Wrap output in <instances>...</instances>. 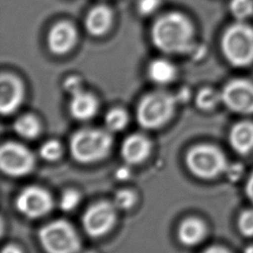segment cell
Here are the masks:
<instances>
[{
    "mask_svg": "<svg viewBox=\"0 0 253 253\" xmlns=\"http://www.w3.org/2000/svg\"><path fill=\"white\" fill-rule=\"evenodd\" d=\"M194 36L191 20L179 12H169L159 16L150 30L153 45L166 54L193 53L196 48Z\"/></svg>",
    "mask_w": 253,
    "mask_h": 253,
    "instance_id": "1",
    "label": "cell"
},
{
    "mask_svg": "<svg viewBox=\"0 0 253 253\" xmlns=\"http://www.w3.org/2000/svg\"><path fill=\"white\" fill-rule=\"evenodd\" d=\"M113 137L108 129L84 127L75 131L69 141L70 153L79 163L89 164L104 159L111 151Z\"/></svg>",
    "mask_w": 253,
    "mask_h": 253,
    "instance_id": "2",
    "label": "cell"
},
{
    "mask_svg": "<svg viewBox=\"0 0 253 253\" xmlns=\"http://www.w3.org/2000/svg\"><path fill=\"white\" fill-rule=\"evenodd\" d=\"M176 104L175 95L169 92L163 90L150 92L139 101L136 108V120L144 128H158L171 119Z\"/></svg>",
    "mask_w": 253,
    "mask_h": 253,
    "instance_id": "3",
    "label": "cell"
},
{
    "mask_svg": "<svg viewBox=\"0 0 253 253\" xmlns=\"http://www.w3.org/2000/svg\"><path fill=\"white\" fill-rule=\"evenodd\" d=\"M220 47L231 65L248 66L253 62V29L243 23L229 26L222 34Z\"/></svg>",
    "mask_w": 253,
    "mask_h": 253,
    "instance_id": "4",
    "label": "cell"
},
{
    "mask_svg": "<svg viewBox=\"0 0 253 253\" xmlns=\"http://www.w3.org/2000/svg\"><path fill=\"white\" fill-rule=\"evenodd\" d=\"M39 240L46 253H77L80 239L74 227L64 219H56L43 225Z\"/></svg>",
    "mask_w": 253,
    "mask_h": 253,
    "instance_id": "5",
    "label": "cell"
},
{
    "mask_svg": "<svg viewBox=\"0 0 253 253\" xmlns=\"http://www.w3.org/2000/svg\"><path fill=\"white\" fill-rule=\"evenodd\" d=\"M186 165L189 171L200 179L215 178L227 167L222 152L209 144L192 147L186 154Z\"/></svg>",
    "mask_w": 253,
    "mask_h": 253,
    "instance_id": "6",
    "label": "cell"
},
{
    "mask_svg": "<svg viewBox=\"0 0 253 253\" xmlns=\"http://www.w3.org/2000/svg\"><path fill=\"white\" fill-rule=\"evenodd\" d=\"M34 154L21 143L4 142L0 148V167L4 174L11 177H22L35 167Z\"/></svg>",
    "mask_w": 253,
    "mask_h": 253,
    "instance_id": "7",
    "label": "cell"
},
{
    "mask_svg": "<svg viewBox=\"0 0 253 253\" xmlns=\"http://www.w3.org/2000/svg\"><path fill=\"white\" fill-rule=\"evenodd\" d=\"M15 207L26 217L39 218L52 210L53 200L45 189L39 186H29L18 194Z\"/></svg>",
    "mask_w": 253,
    "mask_h": 253,
    "instance_id": "8",
    "label": "cell"
},
{
    "mask_svg": "<svg viewBox=\"0 0 253 253\" xmlns=\"http://www.w3.org/2000/svg\"><path fill=\"white\" fill-rule=\"evenodd\" d=\"M116 207L107 201L91 205L82 215L84 231L91 237H100L108 233L116 222Z\"/></svg>",
    "mask_w": 253,
    "mask_h": 253,
    "instance_id": "9",
    "label": "cell"
},
{
    "mask_svg": "<svg viewBox=\"0 0 253 253\" xmlns=\"http://www.w3.org/2000/svg\"><path fill=\"white\" fill-rule=\"evenodd\" d=\"M221 102L231 111L253 114V84L244 79H233L222 89Z\"/></svg>",
    "mask_w": 253,
    "mask_h": 253,
    "instance_id": "10",
    "label": "cell"
},
{
    "mask_svg": "<svg viewBox=\"0 0 253 253\" xmlns=\"http://www.w3.org/2000/svg\"><path fill=\"white\" fill-rule=\"evenodd\" d=\"M25 96V87L21 79L9 72L0 76V111L3 116L13 114L21 106Z\"/></svg>",
    "mask_w": 253,
    "mask_h": 253,
    "instance_id": "11",
    "label": "cell"
},
{
    "mask_svg": "<svg viewBox=\"0 0 253 253\" xmlns=\"http://www.w3.org/2000/svg\"><path fill=\"white\" fill-rule=\"evenodd\" d=\"M77 39L78 35L75 26L69 21H59L49 29L46 43L51 53L63 55L75 46Z\"/></svg>",
    "mask_w": 253,
    "mask_h": 253,
    "instance_id": "12",
    "label": "cell"
},
{
    "mask_svg": "<svg viewBox=\"0 0 253 253\" xmlns=\"http://www.w3.org/2000/svg\"><path fill=\"white\" fill-rule=\"evenodd\" d=\"M151 151V142L143 134L133 133L126 136L121 146V155L126 164L143 162Z\"/></svg>",
    "mask_w": 253,
    "mask_h": 253,
    "instance_id": "13",
    "label": "cell"
},
{
    "mask_svg": "<svg viewBox=\"0 0 253 253\" xmlns=\"http://www.w3.org/2000/svg\"><path fill=\"white\" fill-rule=\"evenodd\" d=\"M114 14L112 9L104 4L94 6L87 13L84 26L89 35L102 37L106 35L112 27Z\"/></svg>",
    "mask_w": 253,
    "mask_h": 253,
    "instance_id": "14",
    "label": "cell"
},
{
    "mask_svg": "<svg viewBox=\"0 0 253 253\" xmlns=\"http://www.w3.org/2000/svg\"><path fill=\"white\" fill-rule=\"evenodd\" d=\"M98 106L97 98L82 89L71 95L68 108L72 118L77 121H87L97 114Z\"/></svg>",
    "mask_w": 253,
    "mask_h": 253,
    "instance_id": "15",
    "label": "cell"
},
{
    "mask_svg": "<svg viewBox=\"0 0 253 253\" xmlns=\"http://www.w3.org/2000/svg\"><path fill=\"white\" fill-rule=\"evenodd\" d=\"M229 143L239 154H247L253 148V124L241 122L230 130Z\"/></svg>",
    "mask_w": 253,
    "mask_h": 253,
    "instance_id": "16",
    "label": "cell"
},
{
    "mask_svg": "<svg viewBox=\"0 0 253 253\" xmlns=\"http://www.w3.org/2000/svg\"><path fill=\"white\" fill-rule=\"evenodd\" d=\"M177 235L183 245L194 246L204 239L206 235V225L199 218H186L180 223Z\"/></svg>",
    "mask_w": 253,
    "mask_h": 253,
    "instance_id": "17",
    "label": "cell"
},
{
    "mask_svg": "<svg viewBox=\"0 0 253 253\" xmlns=\"http://www.w3.org/2000/svg\"><path fill=\"white\" fill-rule=\"evenodd\" d=\"M147 75L153 83L167 85L175 80L177 69L171 61L165 58H156L148 64Z\"/></svg>",
    "mask_w": 253,
    "mask_h": 253,
    "instance_id": "18",
    "label": "cell"
},
{
    "mask_svg": "<svg viewBox=\"0 0 253 253\" xmlns=\"http://www.w3.org/2000/svg\"><path fill=\"white\" fill-rule=\"evenodd\" d=\"M14 130L23 138L34 139L41 132V123L34 115L26 114L15 121Z\"/></svg>",
    "mask_w": 253,
    "mask_h": 253,
    "instance_id": "19",
    "label": "cell"
},
{
    "mask_svg": "<svg viewBox=\"0 0 253 253\" xmlns=\"http://www.w3.org/2000/svg\"><path fill=\"white\" fill-rule=\"evenodd\" d=\"M127 122L128 116L122 108H113L109 110L105 116L106 128L110 132L123 130L126 126Z\"/></svg>",
    "mask_w": 253,
    "mask_h": 253,
    "instance_id": "20",
    "label": "cell"
},
{
    "mask_svg": "<svg viewBox=\"0 0 253 253\" xmlns=\"http://www.w3.org/2000/svg\"><path fill=\"white\" fill-rule=\"evenodd\" d=\"M196 106L202 111L212 110L221 101V96L211 88L201 89L196 96Z\"/></svg>",
    "mask_w": 253,
    "mask_h": 253,
    "instance_id": "21",
    "label": "cell"
},
{
    "mask_svg": "<svg viewBox=\"0 0 253 253\" xmlns=\"http://www.w3.org/2000/svg\"><path fill=\"white\" fill-rule=\"evenodd\" d=\"M136 202L135 194L128 189L118 190L113 198V204L116 209L127 211L131 209Z\"/></svg>",
    "mask_w": 253,
    "mask_h": 253,
    "instance_id": "22",
    "label": "cell"
},
{
    "mask_svg": "<svg viewBox=\"0 0 253 253\" xmlns=\"http://www.w3.org/2000/svg\"><path fill=\"white\" fill-rule=\"evenodd\" d=\"M40 155L46 161H56L62 154V146L58 140L49 139L40 147Z\"/></svg>",
    "mask_w": 253,
    "mask_h": 253,
    "instance_id": "23",
    "label": "cell"
},
{
    "mask_svg": "<svg viewBox=\"0 0 253 253\" xmlns=\"http://www.w3.org/2000/svg\"><path fill=\"white\" fill-rule=\"evenodd\" d=\"M229 10L237 20H244L253 14V0H231Z\"/></svg>",
    "mask_w": 253,
    "mask_h": 253,
    "instance_id": "24",
    "label": "cell"
},
{
    "mask_svg": "<svg viewBox=\"0 0 253 253\" xmlns=\"http://www.w3.org/2000/svg\"><path fill=\"white\" fill-rule=\"evenodd\" d=\"M80 194L74 189L65 190L59 198V208L64 211H70L74 210L80 202Z\"/></svg>",
    "mask_w": 253,
    "mask_h": 253,
    "instance_id": "25",
    "label": "cell"
},
{
    "mask_svg": "<svg viewBox=\"0 0 253 253\" xmlns=\"http://www.w3.org/2000/svg\"><path fill=\"white\" fill-rule=\"evenodd\" d=\"M238 228L244 236H253V210L244 211L240 214Z\"/></svg>",
    "mask_w": 253,
    "mask_h": 253,
    "instance_id": "26",
    "label": "cell"
},
{
    "mask_svg": "<svg viewBox=\"0 0 253 253\" xmlns=\"http://www.w3.org/2000/svg\"><path fill=\"white\" fill-rule=\"evenodd\" d=\"M161 5V0H138L136 4L137 12L141 16L153 14Z\"/></svg>",
    "mask_w": 253,
    "mask_h": 253,
    "instance_id": "27",
    "label": "cell"
},
{
    "mask_svg": "<svg viewBox=\"0 0 253 253\" xmlns=\"http://www.w3.org/2000/svg\"><path fill=\"white\" fill-rule=\"evenodd\" d=\"M63 87L70 95L82 90V81L79 76H69L63 82Z\"/></svg>",
    "mask_w": 253,
    "mask_h": 253,
    "instance_id": "28",
    "label": "cell"
},
{
    "mask_svg": "<svg viewBox=\"0 0 253 253\" xmlns=\"http://www.w3.org/2000/svg\"><path fill=\"white\" fill-rule=\"evenodd\" d=\"M224 172H225L227 178L230 181L234 182V181H237L241 177L242 172H243V168L240 164H231V165L227 164V167H226Z\"/></svg>",
    "mask_w": 253,
    "mask_h": 253,
    "instance_id": "29",
    "label": "cell"
},
{
    "mask_svg": "<svg viewBox=\"0 0 253 253\" xmlns=\"http://www.w3.org/2000/svg\"><path fill=\"white\" fill-rule=\"evenodd\" d=\"M115 175L118 180H127L130 177V170L127 166H122L117 169Z\"/></svg>",
    "mask_w": 253,
    "mask_h": 253,
    "instance_id": "30",
    "label": "cell"
},
{
    "mask_svg": "<svg viewBox=\"0 0 253 253\" xmlns=\"http://www.w3.org/2000/svg\"><path fill=\"white\" fill-rule=\"evenodd\" d=\"M190 90L188 88H183L181 89L176 95V100H177V103H186L189 98H190Z\"/></svg>",
    "mask_w": 253,
    "mask_h": 253,
    "instance_id": "31",
    "label": "cell"
},
{
    "mask_svg": "<svg viewBox=\"0 0 253 253\" xmlns=\"http://www.w3.org/2000/svg\"><path fill=\"white\" fill-rule=\"evenodd\" d=\"M245 192H246L248 199L253 203V173L251 174V176L249 177V179L247 181Z\"/></svg>",
    "mask_w": 253,
    "mask_h": 253,
    "instance_id": "32",
    "label": "cell"
},
{
    "mask_svg": "<svg viewBox=\"0 0 253 253\" xmlns=\"http://www.w3.org/2000/svg\"><path fill=\"white\" fill-rule=\"evenodd\" d=\"M1 253H23V251L15 244H7L2 248Z\"/></svg>",
    "mask_w": 253,
    "mask_h": 253,
    "instance_id": "33",
    "label": "cell"
},
{
    "mask_svg": "<svg viewBox=\"0 0 253 253\" xmlns=\"http://www.w3.org/2000/svg\"><path fill=\"white\" fill-rule=\"evenodd\" d=\"M203 253H229V252L222 247L211 246V247H209L208 249H206Z\"/></svg>",
    "mask_w": 253,
    "mask_h": 253,
    "instance_id": "34",
    "label": "cell"
},
{
    "mask_svg": "<svg viewBox=\"0 0 253 253\" xmlns=\"http://www.w3.org/2000/svg\"><path fill=\"white\" fill-rule=\"evenodd\" d=\"M244 253H253V245L248 246V247L244 250Z\"/></svg>",
    "mask_w": 253,
    "mask_h": 253,
    "instance_id": "35",
    "label": "cell"
},
{
    "mask_svg": "<svg viewBox=\"0 0 253 253\" xmlns=\"http://www.w3.org/2000/svg\"><path fill=\"white\" fill-rule=\"evenodd\" d=\"M84 253H95V252H92V251H87V252H84Z\"/></svg>",
    "mask_w": 253,
    "mask_h": 253,
    "instance_id": "36",
    "label": "cell"
}]
</instances>
